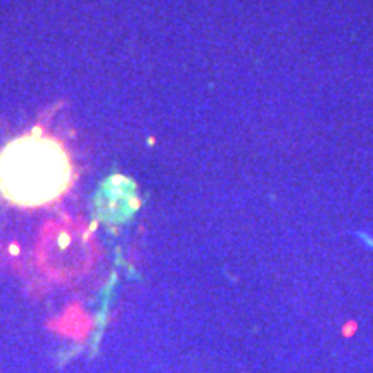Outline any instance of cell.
I'll return each mask as SVG.
<instances>
[{
  "mask_svg": "<svg viewBox=\"0 0 373 373\" xmlns=\"http://www.w3.org/2000/svg\"><path fill=\"white\" fill-rule=\"evenodd\" d=\"M74 178L66 147L33 130L0 151V194L19 208H42L59 201Z\"/></svg>",
  "mask_w": 373,
  "mask_h": 373,
  "instance_id": "6da1fadb",
  "label": "cell"
},
{
  "mask_svg": "<svg viewBox=\"0 0 373 373\" xmlns=\"http://www.w3.org/2000/svg\"><path fill=\"white\" fill-rule=\"evenodd\" d=\"M96 204L104 220L123 222L130 218L140 206L137 185L125 176H111L104 185H100Z\"/></svg>",
  "mask_w": 373,
  "mask_h": 373,
  "instance_id": "7a4b0ae2",
  "label": "cell"
},
{
  "mask_svg": "<svg viewBox=\"0 0 373 373\" xmlns=\"http://www.w3.org/2000/svg\"><path fill=\"white\" fill-rule=\"evenodd\" d=\"M358 237L363 240V242H365V246L368 247V249H373V237H370L368 233H365V232H359Z\"/></svg>",
  "mask_w": 373,
  "mask_h": 373,
  "instance_id": "3957f363",
  "label": "cell"
}]
</instances>
